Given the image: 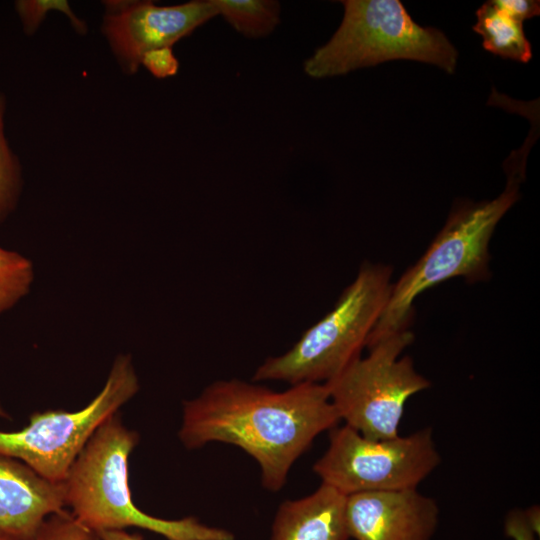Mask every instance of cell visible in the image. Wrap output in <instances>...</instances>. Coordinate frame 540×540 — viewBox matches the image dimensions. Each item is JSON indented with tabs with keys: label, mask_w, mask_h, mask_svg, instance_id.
<instances>
[{
	"label": "cell",
	"mask_w": 540,
	"mask_h": 540,
	"mask_svg": "<svg viewBox=\"0 0 540 540\" xmlns=\"http://www.w3.org/2000/svg\"><path fill=\"white\" fill-rule=\"evenodd\" d=\"M340 417L324 383H301L284 391L239 379L218 380L183 402L179 439L187 449L210 442L235 445L256 460L262 486L286 483L294 462Z\"/></svg>",
	"instance_id": "1"
},
{
	"label": "cell",
	"mask_w": 540,
	"mask_h": 540,
	"mask_svg": "<svg viewBox=\"0 0 540 540\" xmlns=\"http://www.w3.org/2000/svg\"><path fill=\"white\" fill-rule=\"evenodd\" d=\"M537 137L538 130L531 127L523 145L512 151L504 162L508 178L504 191L489 201L463 202L455 206L421 258L392 283L385 308L367 340V348L409 330L415 314L414 301L427 289L455 277L469 283L489 279L492 234L520 197L527 157Z\"/></svg>",
	"instance_id": "2"
},
{
	"label": "cell",
	"mask_w": 540,
	"mask_h": 540,
	"mask_svg": "<svg viewBox=\"0 0 540 540\" xmlns=\"http://www.w3.org/2000/svg\"><path fill=\"white\" fill-rule=\"evenodd\" d=\"M138 441V434L125 427L117 413L101 424L62 482L70 513L95 533L137 527L167 540H235L232 532L195 517L162 519L135 506L128 460Z\"/></svg>",
	"instance_id": "3"
},
{
	"label": "cell",
	"mask_w": 540,
	"mask_h": 540,
	"mask_svg": "<svg viewBox=\"0 0 540 540\" xmlns=\"http://www.w3.org/2000/svg\"><path fill=\"white\" fill-rule=\"evenodd\" d=\"M393 269L365 262L335 306L284 354L267 358L255 382L325 383L361 356L391 290Z\"/></svg>",
	"instance_id": "4"
},
{
	"label": "cell",
	"mask_w": 540,
	"mask_h": 540,
	"mask_svg": "<svg viewBox=\"0 0 540 540\" xmlns=\"http://www.w3.org/2000/svg\"><path fill=\"white\" fill-rule=\"evenodd\" d=\"M344 16L331 39L303 64L312 78L347 74L391 60H415L453 73L458 52L445 34L418 25L398 0L341 1Z\"/></svg>",
	"instance_id": "5"
},
{
	"label": "cell",
	"mask_w": 540,
	"mask_h": 540,
	"mask_svg": "<svg viewBox=\"0 0 540 540\" xmlns=\"http://www.w3.org/2000/svg\"><path fill=\"white\" fill-rule=\"evenodd\" d=\"M413 340L410 330L384 338L324 383L345 425L369 439L399 436L406 402L431 385L409 356L401 357Z\"/></svg>",
	"instance_id": "6"
},
{
	"label": "cell",
	"mask_w": 540,
	"mask_h": 540,
	"mask_svg": "<svg viewBox=\"0 0 540 540\" xmlns=\"http://www.w3.org/2000/svg\"><path fill=\"white\" fill-rule=\"evenodd\" d=\"M139 390L127 354L118 355L101 391L84 408L34 413L21 430H0V455L17 459L42 477L63 482L71 465L94 432ZM5 413L0 406V416Z\"/></svg>",
	"instance_id": "7"
},
{
	"label": "cell",
	"mask_w": 540,
	"mask_h": 540,
	"mask_svg": "<svg viewBox=\"0 0 540 540\" xmlns=\"http://www.w3.org/2000/svg\"><path fill=\"white\" fill-rule=\"evenodd\" d=\"M329 431V446L313 471L346 496L417 489L441 462L429 427L382 440L366 438L345 424Z\"/></svg>",
	"instance_id": "8"
},
{
	"label": "cell",
	"mask_w": 540,
	"mask_h": 540,
	"mask_svg": "<svg viewBox=\"0 0 540 540\" xmlns=\"http://www.w3.org/2000/svg\"><path fill=\"white\" fill-rule=\"evenodd\" d=\"M102 32L121 68L134 74L143 55L172 47L218 15L213 0L158 6L151 1H108Z\"/></svg>",
	"instance_id": "9"
},
{
	"label": "cell",
	"mask_w": 540,
	"mask_h": 540,
	"mask_svg": "<svg viewBox=\"0 0 540 540\" xmlns=\"http://www.w3.org/2000/svg\"><path fill=\"white\" fill-rule=\"evenodd\" d=\"M345 515L355 540H430L439 508L417 489L363 492L347 496Z\"/></svg>",
	"instance_id": "10"
},
{
	"label": "cell",
	"mask_w": 540,
	"mask_h": 540,
	"mask_svg": "<svg viewBox=\"0 0 540 540\" xmlns=\"http://www.w3.org/2000/svg\"><path fill=\"white\" fill-rule=\"evenodd\" d=\"M63 483L50 481L25 463L0 455V530L29 540L42 523L65 507Z\"/></svg>",
	"instance_id": "11"
},
{
	"label": "cell",
	"mask_w": 540,
	"mask_h": 540,
	"mask_svg": "<svg viewBox=\"0 0 540 540\" xmlns=\"http://www.w3.org/2000/svg\"><path fill=\"white\" fill-rule=\"evenodd\" d=\"M347 496L321 484L310 495L280 504L270 540H348Z\"/></svg>",
	"instance_id": "12"
},
{
	"label": "cell",
	"mask_w": 540,
	"mask_h": 540,
	"mask_svg": "<svg viewBox=\"0 0 540 540\" xmlns=\"http://www.w3.org/2000/svg\"><path fill=\"white\" fill-rule=\"evenodd\" d=\"M473 30L482 36L483 47L498 56L527 63L532 57L531 44L523 23L501 11L493 1L484 3L476 12Z\"/></svg>",
	"instance_id": "13"
},
{
	"label": "cell",
	"mask_w": 540,
	"mask_h": 540,
	"mask_svg": "<svg viewBox=\"0 0 540 540\" xmlns=\"http://www.w3.org/2000/svg\"><path fill=\"white\" fill-rule=\"evenodd\" d=\"M218 15L247 38H262L280 22V3L274 0H213Z\"/></svg>",
	"instance_id": "14"
},
{
	"label": "cell",
	"mask_w": 540,
	"mask_h": 540,
	"mask_svg": "<svg viewBox=\"0 0 540 540\" xmlns=\"http://www.w3.org/2000/svg\"><path fill=\"white\" fill-rule=\"evenodd\" d=\"M34 266L21 253L0 246V315L12 309L30 291Z\"/></svg>",
	"instance_id": "15"
},
{
	"label": "cell",
	"mask_w": 540,
	"mask_h": 540,
	"mask_svg": "<svg viewBox=\"0 0 540 540\" xmlns=\"http://www.w3.org/2000/svg\"><path fill=\"white\" fill-rule=\"evenodd\" d=\"M6 100L0 91V224L15 210L22 191V170L5 135Z\"/></svg>",
	"instance_id": "16"
},
{
	"label": "cell",
	"mask_w": 540,
	"mask_h": 540,
	"mask_svg": "<svg viewBox=\"0 0 540 540\" xmlns=\"http://www.w3.org/2000/svg\"><path fill=\"white\" fill-rule=\"evenodd\" d=\"M15 9L27 35L37 31L51 10L63 13L79 34H85L87 31L85 21L76 16L65 0H19L15 2Z\"/></svg>",
	"instance_id": "17"
},
{
	"label": "cell",
	"mask_w": 540,
	"mask_h": 540,
	"mask_svg": "<svg viewBox=\"0 0 540 540\" xmlns=\"http://www.w3.org/2000/svg\"><path fill=\"white\" fill-rule=\"evenodd\" d=\"M29 540H98V537L63 510L49 516Z\"/></svg>",
	"instance_id": "18"
},
{
	"label": "cell",
	"mask_w": 540,
	"mask_h": 540,
	"mask_svg": "<svg viewBox=\"0 0 540 540\" xmlns=\"http://www.w3.org/2000/svg\"><path fill=\"white\" fill-rule=\"evenodd\" d=\"M141 65L154 77L161 79L174 76L179 69V62L172 47H162L145 53Z\"/></svg>",
	"instance_id": "19"
},
{
	"label": "cell",
	"mask_w": 540,
	"mask_h": 540,
	"mask_svg": "<svg viewBox=\"0 0 540 540\" xmlns=\"http://www.w3.org/2000/svg\"><path fill=\"white\" fill-rule=\"evenodd\" d=\"M504 532L507 537L513 540H536L537 533L529 521L526 511L520 509L508 512L504 521Z\"/></svg>",
	"instance_id": "20"
},
{
	"label": "cell",
	"mask_w": 540,
	"mask_h": 540,
	"mask_svg": "<svg viewBox=\"0 0 540 540\" xmlns=\"http://www.w3.org/2000/svg\"><path fill=\"white\" fill-rule=\"evenodd\" d=\"M493 3L501 11L521 23L540 14V2L535 0H494Z\"/></svg>",
	"instance_id": "21"
},
{
	"label": "cell",
	"mask_w": 540,
	"mask_h": 540,
	"mask_svg": "<svg viewBox=\"0 0 540 540\" xmlns=\"http://www.w3.org/2000/svg\"><path fill=\"white\" fill-rule=\"evenodd\" d=\"M98 540H143L138 534H132L125 530H105L96 532Z\"/></svg>",
	"instance_id": "22"
},
{
	"label": "cell",
	"mask_w": 540,
	"mask_h": 540,
	"mask_svg": "<svg viewBox=\"0 0 540 540\" xmlns=\"http://www.w3.org/2000/svg\"><path fill=\"white\" fill-rule=\"evenodd\" d=\"M0 540H22L0 530Z\"/></svg>",
	"instance_id": "23"
}]
</instances>
